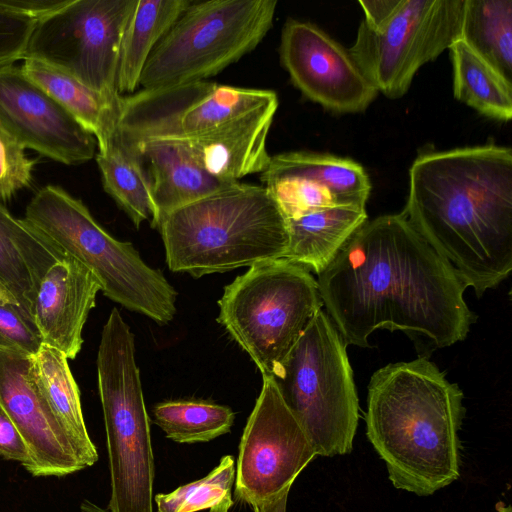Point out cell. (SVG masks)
Wrapping results in <instances>:
<instances>
[{
  "instance_id": "33",
  "label": "cell",
  "mask_w": 512,
  "mask_h": 512,
  "mask_svg": "<svg viewBox=\"0 0 512 512\" xmlns=\"http://www.w3.org/2000/svg\"><path fill=\"white\" fill-rule=\"evenodd\" d=\"M42 344L37 330L22 316L18 307L0 304V346L34 356Z\"/></svg>"
},
{
  "instance_id": "19",
  "label": "cell",
  "mask_w": 512,
  "mask_h": 512,
  "mask_svg": "<svg viewBox=\"0 0 512 512\" xmlns=\"http://www.w3.org/2000/svg\"><path fill=\"white\" fill-rule=\"evenodd\" d=\"M130 146L138 151L145 164L158 221L164 214L232 184L207 173L176 142L147 140Z\"/></svg>"
},
{
  "instance_id": "16",
  "label": "cell",
  "mask_w": 512,
  "mask_h": 512,
  "mask_svg": "<svg viewBox=\"0 0 512 512\" xmlns=\"http://www.w3.org/2000/svg\"><path fill=\"white\" fill-rule=\"evenodd\" d=\"M0 408L27 445L33 476L62 477L85 468L37 385L31 356L3 346Z\"/></svg>"
},
{
  "instance_id": "29",
  "label": "cell",
  "mask_w": 512,
  "mask_h": 512,
  "mask_svg": "<svg viewBox=\"0 0 512 512\" xmlns=\"http://www.w3.org/2000/svg\"><path fill=\"white\" fill-rule=\"evenodd\" d=\"M235 459L224 455L205 477L153 497L156 512H229L234 505Z\"/></svg>"
},
{
  "instance_id": "13",
  "label": "cell",
  "mask_w": 512,
  "mask_h": 512,
  "mask_svg": "<svg viewBox=\"0 0 512 512\" xmlns=\"http://www.w3.org/2000/svg\"><path fill=\"white\" fill-rule=\"evenodd\" d=\"M317 456L270 376L247 419L235 464V496L251 507L280 494Z\"/></svg>"
},
{
  "instance_id": "30",
  "label": "cell",
  "mask_w": 512,
  "mask_h": 512,
  "mask_svg": "<svg viewBox=\"0 0 512 512\" xmlns=\"http://www.w3.org/2000/svg\"><path fill=\"white\" fill-rule=\"evenodd\" d=\"M262 185L268 189L286 220L296 219L319 209L338 206L325 187L308 179H278Z\"/></svg>"
},
{
  "instance_id": "18",
  "label": "cell",
  "mask_w": 512,
  "mask_h": 512,
  "mask_svg": "<svg viewBox=\"0 0 512 512\" xmlns=\"http://www.w3.org/2000/svg\"><path fill=\"white\" fill-rule=\"evenodd\" d=\"M67 255L25 219L0 204V280L33 325L32 311L40 282L55 263Z\"/></svg>"
},
{
  "instance_id": "11",
  "label": "cell",
  "mask_w": 512,
  "mask_h": 512,
  "mask_svg": "<svg viewBox=\"0 0 512 512\" xmlns=\"http://www.w3.org/2000/svg\"><path fill=\"white\" fill-rule=\"evenodd\" d=\"M465 0H397L378 24L361 21L348 50L377 91L402 97L421 66L459 38Z\"/></svg>"
},
{
  "instance_id": "35",
  "label": "cell",
  "mask_w": 512,
  "mask_h": 512,
  "mask_svg": "<svg viewBox=\"0 0 512 512\" xmlns=\"http://www.w3.org/2000/svg\"><path fill=\"white\" fill-rule=\"evenodd\" d=\"M68 1L69 0H0V3L39 21L43 17L66 5Z\"/></svg>"
},
{
  "instance_id": "22",
  "label": "cell",
  "mask_w": 512,
  "mask_h": 512,
  "mask_svg": "<svg viewBox=\"0 0 512 512\" xmlns=\"http://www.w3.org/2000/svg\"><path fill=\"white\" fill-rule=\"evenodd\" d=\"M286 178H303L325 187L337 205L365 207L371 191L369 177L353 160L329 154L288 152L271 156L263 183Z\"/></svg>"
},
{
  "instance_id": "6",
  "label": "cell",
  "mask_w": 512,
  "mask_h": 512,
  "mask_svg": "<svg viewBox=\"0 0 512 512\" xmlns=\"http://www.w3.org/2000/svg\"><path fill=\"white\" fill-rule=\"evenodd\" d=\"M96 364L110 470L107 509L154 512L149 416L135 360L134 334L117 308L103 326Z\"/></svg>"
},
{
  "instance_id": "4",
  "label": "cell",
  "mask_w": 512,
  "mask_h": 512,
  "mask_svg": "<svg viewBox=\"0 0 512 512\" xmlns=\"http://www.w3.org/2000/svg\"><path fill=\"white\" fill-rule=\"evenodd\" d=\"M173 272L199 278L284 258L287 220L268 189L235 182L159 218Z\"/></svg>"
},
{
  "instance_id": "17",
  "label": "cell",
  "mask_w": 512,
  "mask_h": 512,
  "mask_svg": "<svg viewBox=\"0 0 512 512\" xmlns=\"http://www.w3.org/2000/svg\"><path fill=\"white\" fill-rule=\"evenodd\" d=\"M99 291L96 276L75 258L66 256L51 266L40 282L32 311L33 326L42 343L75 359Z\"/></svg>"
},
{
  "instance_id": "32",
  "label": "cell",
  "mask_w": 512,
  "mask_h": 512,
  "mask_svg": "<svg viewBox=\"0 0 512 512\" xmlns=\"http://www.w3.org/2000/svg\"><path fill=\"white\" fill-rule=\"evenodd\" d=\"M38 20L0 3V69L23 59Z\"/></svg>"
},
{
  "instance_id": "5",
  "label": "cell",
  "mask_w": 512,
  "mask_h": 512,
  "mask_svg": "<svg viewBox=\"0 0 512 512\" xmlns=\"http://www.w3.org/2000/svg\"><path fill=\"white\" fill-rule=\"evenodd\" d=\"M24 219L67 256L84 264L107 298L159 325L173 320L175 288L161 271L143 261L130 242L111 236L81 200L59 186L47 185L31 199Z\"/></svg>"
},
{
  "instance_id": "12",
  "label": "cell",
  "mask_w": 512,
  "mask_h": 512,
  "mask_svg": "<svg viewBox=\"0 0 512 512\" xmlns=\"http://www.w3.org/2000/svg\"><path fill=\"white\" fill-rule=\"evenodd\" d=\"M138 0H69L40 19L25 59L46 63L89 88L117 98L122 36Z\"/></svg>"
},
{
  "instance_id": "23",
  "label": "cell",
  "mask_w": 512,
  "mask_h": 512,
  "mask_svg": "<svg viewBox=\"0 0 512 512\" xmlns=\"http://www.w3.org/2000/svg\"><path fill=\"white\" fill-rule=\"evenodd\" d=\"M96 162L103 188L128 215L136 228L150 221L156 228L158 214L152 196L151 182L138 151L125 143L116 131L98 149Z\"/></svg>"
},
{
  "instance_id": "31",
  "label": "cell",
  "mask_w": 512,
  "mask_h": 512,
  "mask_svg": "<svg viewBox=\"0 0 512 512\" xmlns=\"http://www.w3.org/2000/svg\"><path fill=\"white\" fill-rule=\"evenodd\" d=\"M35 161L25 147L0 128V200L9 201L32 181Z\"/></svg>"
},
{
  "instance_id": "24",
  "label": "cell",
  "mask_w": 512,
  "mask_h": 512,
  "mask_svg": "<svg viewBox=\"0 0 512 512\" xmlns=\"http://www.w3.org/2000/svg\"><path fill=\"white\" fill-rule=\"evenodd\" d=\"M191 0H138L123 33L116 78L120 96L135 93L145 64Z\"/></svg>"
},
{
  "instance_id": "34",
  "label": "cell",
  "mask_w": 512,
  "mask_h": 512,
  "mask_svg": "<svg viewBox=\"0 0 512 512\" xmlns=\"http://www.w3.org/2000/svg\"><path fill=\"white\" fill-rule=\"evenodd\" d=\"M0 456L21 463L30 473L32 460L27 445L7 414L0 408Z\"/></svg>"
},
{
  "instance_id": "3",
  "label": "cell",
  "mask_w": 512,
  "mask_h": 512,
  "mask_svg": "<svg viewBox=\"0 0 512 512\" xmlns=\"http://www.w3.org/2000/svg\"><path fill=\"white\" fill-rule=\"evenodd\" d=\"M463 398L459 386L424 357L373 373L366 436L395 488L430 496L460 477Z\"/></svg>"
},
{
  "instance_id": "1",
  "label": "cell",
  "mask_w": 512,
  "mask_h": 512,
  "mask_svg": "<svg viewBox=\"0 0 512 512\" xmlns=\"http://www.w3.org/2000/svg\"><path fill=\"white\" fill-rule=\"evenodd\" d=\"M317 284L346 346L369 347V336L386 328L449 347L466 338L475 319L466 284L403 213L366 221Z\"/></svg>"
},
{
  "instance_id": "28",
  "label": "cell",
  "mask_w": 512,
  "mask_h": 512,
  "mask_svg": "<svg viewBox=\"0 0 512 512\" xmlns=\"http://www.w3.org/2000/svg\"><path fill=\"white\" fill-rule=\"evenodd\" d=\"M152 412L166 438L186 444L209 442L227 434L235 420L230 407L200 400L164 401Z\"/></svg>"
},
{
  "instance_id": "36",
  "label": "cell",
  "mask_w": 512,
  "mask_h": 512,
  "mask_svg": "<svg viewBox=\"0 0 512 512\" xmlns=\"http://www.w3.org/2000/svg\"><path fill=\"white\" fill-rule=\"evenodd\" d=\"M291 487H287L276 497L253 506L254 512H286L288 495Z\"/></svg>"
},
{
  "instance_id": "37",
  "label": "cell",
  "mask_w": 512,
  "mask_h": 512,
  "mask_svg": "<svg viewBox=\"0 0 512 512\" xmlns=\"http://www.w3.org/2000/svg\"><path fill=\"white\" fill-rule=\"evenodd\" d=\"M0 304L2 305H13L18 307L19 304L11 291L4 285V283L0 280ZM20 311V310H19Z\"/></svg>"
},
{
  "instance_id": "39",
  "label": "cell",
  "mask_w": 512,
  "mask_h": 512,
  "mask_svg": "<svg viewBox=\"0 0 512 512\" xmlns=\"http://www.w3.org/2000/svg\"><path fill=\"white\" fill-rule=\"evenodd\" d=\"M496 509H497V512H511L510 506L505 507L504 505H501L499 507L497 505Z\"/></svg>"
},
{
  "instance_id": "14",
  "label": "cell",
  "mask_w": 512,
  "mask_h": 512,
  "mask_svg": "<svg viewBox=\"0 0 512 512\" xmlns=\"http://www.w3.org/2000/svg\"><path fill=\"white\" fill-rule=\"evenodd\" d=\"M279 54L294 86L329 111L362 112L378 94L349 51L312 23L288 19Z\"/></svg>"
},
{
  "instance_id": "9",
  "label": "cell",
  "mask_w": 512,
  "mask_h": 512,
  "mask_svg": "<svg viewBox=\"0 0 512 512\" xmlns=\"http://www.w3.org/2000/svg\"><path fill=\"white\" fill-rule=\"evenodd\" d=\"M276 0L193 2L155 46L141 89L205 81L254 50L273 24Z\"/></svg>"
},
{
  "instance_id": "38",
  "label": "cell",
  "mask_w": 512,
  "mask_h": 512,
  "mask_svg": "<svg viewBox=\"0 0 512 512\" xmlns=\"http://www.w3.org/2000/svg\"><path fill=\"white\" fill-rule=\"evenodd\" d=\"M80 512H110L108 509H104L99 505L95 504L90 500H83L80 505Z\"/></svg>"
},
{
  "instance_id": "20",
  "label": "cell",
  "mask_w": 512,
  "mask_h": 512,
  "mask_svg": "<svg viewBox=\"0 0 512 512\" xmlns=\"http://www.w3.org/2000/svg\"><path fill=\"white\" fill-rule=\"evenodd\" d=\"M366 221L365 207L345 205L327 207L289 219L288 247L284 259L318 275Z\"/></svg>"
},
{
  "instance_id": "8",
  "label": "cell",
  "mask_w": 512,
  "mask_h": 512,
  "mask_svg": "<svg viewBox=\"0 0 512 512\" xmlns=\"http://www.w3.org/2000/svg\"><path fill=\"white\" fill-rule=\"evenodd\" d=\"M249 267L224 288L217 321L272 377L323 303L317 280L299 264L280 258Z\"/></svg>"
},
{
  "instance_id": "21",
  "label": "cell",
  "mask_w": 512,
  "mask_h": 512,
  "mask_svg": "<svg viewBox=\"0 0 512 512\" xmlns=\"http://www.w3.org/2000/svg\"><path fill=\"white\" fill-rule=\"evenodd\" d=\"M31 359L37 385L71 441L77 457L85 468L94 465L98 452L85 425L80 391L67 357L61 351L42 344Z\"/></svg>"
},
{
  "instance_id": "2",
  "label": "cell",
  "mask_w": 512,
  "mask_h": 512,
  "mask_svg": "<svg viewBox=\"0 0 512 512\" xmlns=\"http://www.w3.org/2000/svg\"><path fill=\"white\" fill-rule=\"evenodd\" d=\"M478 297L512 269V151L487 144L420 154L402 212Z\"/></svg>"
},
{
  "instance_id": "10",
  "label": "cell",
  "mask_w": 512,
  "mask_h": 512,
  "mask_svg": "<svg viewBox=\"0 0 512 512\" xmlns=\"http://www.w3.org/2000/svg\"><path fill=\"white\" fill-rule=\"evenodd\" d=\"M278 105L272 90L198 81L121 96L116 131L129 145L189 144L214 137L247 115Z\"/></svg>"
},
{
  "instance_id": "26",
  "label": "cell",
  "mask_w": 512,
  "mask_h": 512,
  "mask_svg": "<svg viewBox=\"0 0 512 512\" xmlns=\"http://www.w3.org/2000/svg\"><path fill=\"white\" fill-rule=\"evenodd\" d=\"M455 98L480 114L503 122L512 117V83L462 38L450 47Z\"/></svg>"
},
{
  "instance_id": "7",
  "label": "cell",
  "mask_w": 512,
  "mask_h": 512,
  "mask_svg": "<svg viewBox=\"0 0 512 512\" xmlns=\"http://www.w3.org/2000/svg\"><path fill=\"white\" fill-rule=\"evenodd\" d=\"M317 456L349 454L359 403L346 345L321 309L272 376Z\"/></svg>"
},
{
  "instance_id": "15",
  "label": "cell",
  "mask_w": 512,
  "mask_h": 512,
  "mask_svg": "<svg viewBox=\"0 0 512 512\" xmlns=\"http://www.w3.org/2000/svg\"><path fill=\"white\" fill-rule=\"evenodd\" d=\"M0 128L25 148L66 165L95 156L96 138L21 67L0 69Z\"/></svg>"
},
{
  "instance_id": "25",
  "label": "cell",
  "mask_w": 512,
  "mask_h": 512,
  "mask_svg": "<svg viewBox=\"0 0 512 512\" xmlns=\"http://www.w3.org/2000/svg\"><path fill=\"white\" fill-rule=\"evenodd\" d=\"M21 69L96 138L98 149L105 145L117 124L121 96H106L35 59H25Z\"/></svg>"
},
{
  "instance_id": "27",
  "label": "cell",
  "mask_w": 512,
  "mask_h": 512,
  "mask_svg": "<svg viewBox=\"0 0 512 512\" xmlns=\"http://www.w3.org/2000/svg\"><path fill=\"white\" fill-rule=\"evenodd\" d=\"M461 38L512 83V0H465Z\"/></svg>"
}]
</instances>
